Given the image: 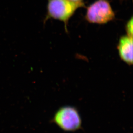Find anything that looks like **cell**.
I'll list each match as a JSON object with an SVG mask.
<instances>
[{
	"instance_id": "cell-1",
	"label": "cell",
	"mask_w": 133,
	"mask_h": 133,
	"mask_svg": "<svg viewBox=\"0 0 133 133\" xmlns=\"http://www.w3.org/2000/svg\"><path fill=\"white\" fill-rule=\"evenodd\" d=\"M84 3L74 2L70 0H48L46 14L44 23L49 19H54L64 23L65 31L68 32V24L69 19L79 8L84 7Z\"/></svg>"
},
{
	"instance_id": "cell-2",
	"label": "cell",
	"mask_w": 133,
	"mask_h": 133,
	"mask_svg": "<svg viewBox=\"0 0 133 133\" xmlns=\"http://www.w3.org/2000/svg\"><path fill=\"white\" fill-rule=\"evenodd\" d=\"M52 122L66 132H74L82 128L80 114L76 108L72 106H64L59 108L54 114Z\"/></svg>"
},
{
	"instance_id": "cell-3",
	"label": "cell",
	"mask_w": 133,
	"mask_h": 133,
	"mask_svg": "<svg viewBox=\"0 0 133 133\" xmlns=\"http://www.w3.org/2000/svg\"><path fill=\"white\" fill-rule=\"evenodd\" d=\"M115 14L108 0H96L87 8L85 19L88 23L104 24L114 20Z\"/></svg>"
},
{
	"instance_id": "cell-4",
	"label": "cell",
	"mask_w": 133,
	"mask_h": 133,
	"mask_svg": "<svg viewBox=\"0 0 133 133\" xmlns=\"http://www.w3.org/2000/svg\"><path fill=\"white\" fill-rule=\"evenodd\" d=\"M117 49L121 59L129 65L133 64V37L123 35L119 39Z\"/></svg>"
},
{
	"instance_id": "cell-5",
	"label": "cell",
	"mask_w": 133,
	"mask_h": 133,
	"mask_svg": "<svg viewBox=\"0 0 133 133\" xmlns=\"http://www.w3.org/2000/svg\"><path fill=\"white\" fill-rule=\"evenodd\" d=\"M133 17H131V19L127 21L125 25L126 32V35L129 37H133Z\"/></svg>"
},
{
	"instance_id": "cell-6",
	"label": "cell",
	"mask_w": 133,
	"mask_h": 133,
	"mask_svg": "<svg viewBox=\"0 0 133 133\" xmlns=\"http://www.w3.org/2000/svg\"><path fill=\"white\" fill-rule=\"evenodd\" d=\"M71 1H74V2H82L83 0H70Z\"/></svg>"
}]
</instances>
